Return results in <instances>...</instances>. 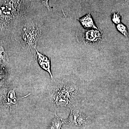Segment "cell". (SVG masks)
I'll return each mask as SVG.
<instances>
[{"instance_id": "obj_8", "label": "cell", "mask_w": 129, "mask_h": 129, "mask_svg": "<svg viewBox=\"0 0 129 129\" xmlns=\"http://www.w3.org/2000/svg\"><path fill=\"white\" fill-rule=\"evenodd\" d=\"M9 62L6 43L0 41V67H6Z\"/></svg>"}, {"instance_id": "obj_1", "label": "cell", "mask_w": 129, "mask_h": 129, "mask_svg": "<svg viewBox=\"0 0 129 129\" xmlns=\"http://www.w3.org/2000/svg\"><path fill=\"white\" fill-rule=\"evenodd\" d=\"M31 1H0V41L5 42L18 36L27 21Z\"/></svg>"}, {"instance_id": "obj_5", "label": "cell", "mask_w": 129, "mask_h": 129, "mask_svg": "<svg viewBox=\"0 0 129 129\" xmlns=\"http://www.w3.org/2000/svg\"><path fill=\"white\" fill-rule=\"evenodd\" d=\"M71 113L69 118L65 123L77 126H83L89 123V118L83 113L76 109L74 107H71Z\"/></svg>"}, {"instance_id": "obj_2", "label": "cell", "mask_w": 129, "mask_h": 129, "mask_svg": "<svg viewBox=\"0 0 129 129\" xmlns=\"http://www.w3.org/2000/svg\"><path fill=\"white\" fill-rule=\"evenodd\" d=\"M49 89L51 102L57 106H66L75 98L78 89L75 83L69 78L57 80Z\"/></svg>"}, {"instance_id": "obj_11", "label": "cell", "mask_w": 129, "mask_h": 129, "mask_svg": "<svg viewBox=\"0 0 129 129\" xmlns=\"http://www.w3.org/2000/svg\"><path fill=\"white\" fill-rule=\"evenodd\" d=\"M6 67H0V88L2 87L7 76Z\"/></svg>"}, {"instance_id": "obj_4", "label": "cell", "mask_w": 129, "mask_h": 129, "mask_svg": "<svg viewBox=\"0 0 129 129\" xmlns=\"http://www.w3.org/2000/svg\"><path fill=\"white\" fill-rule=\"evenodd\" d=\"M102 34L101 31L98 29H80L77 31L76 37L78 41L92 45H97L102 41Z\"/></svg>"}, {"instance_id": "obj_13", "label": "cell", "mask_w": 129, "mask_h": 129, "mask_svg": "<svg viewBox=\"0 0 129 129\" xmlns=\"http://www.w3.org/2000/svg\"><path fill=\"white\" fill-rule=\"evenodd\" d=\"M119 12L117 13L113 11L112 13V21L116 24H118L120 23L121 22V16L119 14Z\"/></svg>"}, {"instance_id": "obj_10", "label": "cell", "mask_w": 129, "mask_h": 129, "mask_svg": "<svg viewBox=\"0 0 129 129\" xmlns=\"http://www.w3.org/2000/svg\"><path fill=\"white\" fill-rule=\"evenodd\" d=\"M63 122V120L55 114L47 129H61Z\"/></svg>"}, {"instance_id": "obj_12", "label": "cell", "mask_w": 129, "mask_h": 129, "mask_svg": "<svg viewBox=\"0 0 129 129\" xmlns=\"http://www.w3.org/2000/svg\"><path fill=\"white\" fill-rule=\"evenodd\" d=\"M116 27L119 31L121 32L122 34L124 35L126 38H127L128 35V32L127 27L125 25L123 24L120 23L117 25Z\"/></svg>"}, {"instance_id": "obj_9", "label": "cell", "mask_w": 129, "mask_h": 129, "mask_svg": "<svg viewBox=\"0 0 129 129\" xmlns=\"http://www.w3.org/2000/svg\"><path fill=\"white\" fill-rule=\"evenodd\" d=\"M78 19L80 21L83 27L85 28L97 29L98 28L95 25L91 15L90 13L86 14Z\"/></svg>"}, {"instance_id": "obj_3", "label": "cell", "mask_w": 129, "mask_h": 129, "mask_svg": "<svg viewBox=\"0 0 129 129\" xmlns=\"http://www.w3.org/2000/svg\"><path fill=\"white\" fill-rule=\"evenodd\" d=\"M44 29V24L42 21L28 19L16 40L24 48L33 52Z\"/></svg>"}, {"instance_id": "obj_14", "label": "cell", "mask_w": 129, "mask_h": 129, "mask_svg": "<svg viewBox=\"0 0 129 129\" xmlns=\"http://www.w3.org/2000/svg\"><path fill=\"white\" fill-rule=\"evenodd\" d=\"M42 4H43L49 10L50 8L48 5V1H40Z\"/></svg>"}, {"instance_id": "obj_7", "label": "cell", "mask_w": 129, "mask_h": 129, "mask_svg": "<svg viewBox=\"0 0 129 129\" xmlns=\"http://www.w3.org/2000/svg\"><path fill=\"white\" fill-rule=\"evenodd\" d=\"M35 50L36 52V58L40 66L45 71L48 72L51 78L53 79V76L51 72V60L50 58L41 53L36 48Z\"/></svg>"}, {"instance_id": "obj_6", "label": "cell", "mask_w": 129, "mask_h": 129, "mask_svg": "<svg viewBox=\"0 0 129 129\" xmlns=\"http://www.w3.org/2000/svg\"><path fill=\"white\" fill-rule=\"evenodd\" d=\"M19 99L17 98L14 89L5 90L2 95L1 103L5 108L13 109L17 107Z\"/></svg>"}]
</instances>
